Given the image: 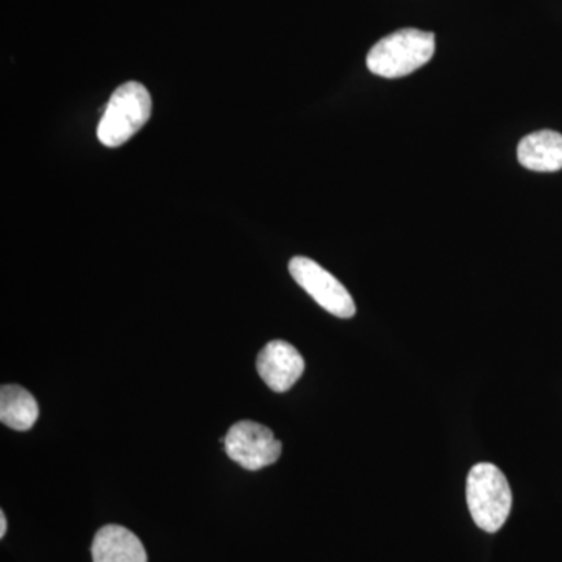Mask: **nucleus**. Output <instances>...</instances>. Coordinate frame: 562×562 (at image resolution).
Instances as JSON below:
<instances>
[{
	"label": "nucleus",
	"instance_id": "nucleus-1",
	"mask_svg": "<svg viewBox=\"0 0 562 562\" xmlns=\"http://www.w3.org/2000/svg\"><path fill=\"white\" fill-rule=\"evenodd\" d=\"M435 35L417 29H403L380 40L368 54V68L384 79L409 76L431 60Z\"/></svg>",
	"mask_w": 562,
	"mask_h": 562
},
{
	"label": "nucleus",
	"instance_id": "nucleus-2",
	"mask_svg": "<svg viewBox=\"0 0 562 562\" xmlns=\"http://www.w3.org/2000/svg\"><path fill=\"white\" fill-rule=\"evenodd\" d=\"M469 512L476 527L486 532L501 530L513 508V492L497 465L480 462L473 465L465 484Z\"/></svg>",
	"mask_w": 562,
	"mask_h": 562
},
{
	"label": "nucleus",
	"instance_id": "nucleus-3",
	"mask_svg": "<svg viewBox=\"0 0 562 562\" xmlns=\"http://www.w3.org/2000/svg\"><path fill=\"white\" fill-rule=\"evenodd\" d=\"M150 113L151 99L144 85L138 81L121 85L111 94L99 122V140L110 149L122 146L147 124Z\"/></svg>",
	"mask_w": 562,
	"mask_h": 562
},
{
	"label": "nucleus",
	"instance_id": "nucleus-4",
	"mask_svg": "<svg viewBox=\"0 0 562 562\" xmlns=\"http://www.w3.org/2000/svg\"><path fill=\"white\" fill-rule=\"evenodd\" d=\"M221 442L236 464L251 472L272 465L283 449L271 428L251 420L236 422Z\"/></svg>",
	"mask_w": 562,
	"mask_h": 562
},
{
	"label": "nucleus",
	"instance_id": "nucleus-5",
	"mask_svg": "<svg viewBox=\"0 0 562 562\" xmlns=\"http://www.w3.org/2000/svg\"><path fill=\"white\" fill-rule=\"evenodd\" d=\"M290 272L292 279L297 281L325 312L341 317V319H350L357 313V306H355L350 292L346 290L341 281L325 271L316 261L306 257L292 258Z\"/></svg>",
	"mask_w": 562,
	"mask_h": 562
},
{
	"label": "nucleus",
	"instance_id": "nucleus-6",
	"mask_svg": "<svg viewBox=\"0 0 562 562\" xmlns=\"http://www.w3.org/2000/svg\"><path fill=\"white\" fill-rule=\"evenodd\" d=\"M258 373L272 391H290L305 371V360L290 342L276 339L266 344L257 358Z\"/></svg>",
	"mask_w": 562,
	"mask_h": 562
},
{
	"label": "nucleus",
	"instance_id": "nucleus-7",
	"mask_svg": "<svg viewBox=\"0 0 562 562\" xmlns=\"http://www.w3.org/2000/svg\"><path fill=\"white\" fill-rule=\"evenodd\" d=\"M91 554L92 562H147L138 536L121 525H105L95 532Z\"/></svg>",
	"mask_w": 562,
	"mask_h": 562
},
{
	"label": "nucleus",
	"instance_id": "nucleus-8",
	"mask_svg": "<svg viewBox=\"0 0 562 562\" xmlns=\"http://www.w3.org/2000/svg\"><path fill=\"white\" fill-rule=\"evenodd\" d=\"M517 158L524 168L536 172H557L562 169V135L541 131L525 136L517 147Z\"/></svg>",
	"mask_w": 562,
	"mask_h": 562
},
{
	"label": "nucleus",
	"instance_id": "nucleus-9",
	"mask_svg": "<svg viewBox=\"0 0 562 562\" xmlns=\"http://www.w3.org/2000/svg\"><path fill=\"white\" fill-rule=\"evenodd\" d=\"M40 416L38 403L35 397L20 386L7 384L0 390V420L7 427L18 431L31 430Z\"/></svg>",
	"mask_w": 562,
	"mask_h": 562
},
{
	"label": "nucleus",
	"instance_id": "nucleus-10",
	"mask_svg": "<svg viewBox=\"0 0 562 562\" xmlns=\"http://www.w3.org/2000/svg\"><path fill=\"white\" fill-rule=\"evenodd\" d=\"M7 532V517L5 513L0 512V538H3Z\"/></svg>",
	"mask_w": 562,
	"mask_h": 562
}]
</instances>
